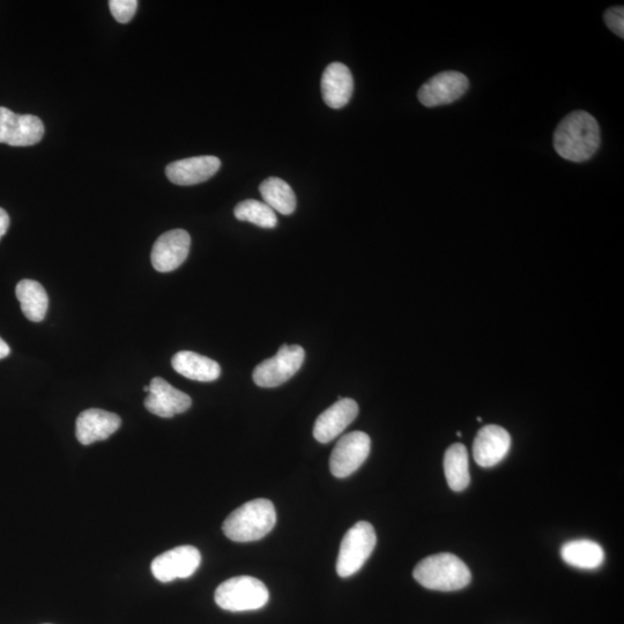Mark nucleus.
Instances as JSON below:
<instances>
[{"label": "nucleus", "mask_w": 624, "mask_h": 624, "mask_svg": "<svg viewBox=\"0 0 624 624\" xmlns=\"http://www.w3.org/2000/svg\"><path fill=\"white\" fill-rule=\"evenodd\" d=\"M601 135L599 124L586 111H575L557 125L554 148L561 158L571 162H585L599 150Z\"/></svg>", "instance_id": "nucleus-1"}, {"label": "nucleus", "mask_w": 624, "mask_h": 624, "mask_svg": "<svg viewBox=\"0 0 624 624\" xmlns=\"http://www.w3.org/2000/svg\"><path fill=\"white\" fill-rule=\"evenodd\" d=\"M277 524L276 508L271 501L257 499L237 508L222 525L225 536L235 542L263 539Z\"/></svg>", "instance_id": "nucleus-2"}, {"label": "nucleus", "mask_w": 624, "mask_h": 624, "mask_svg": "<svg viewBox=\"0 0 624 624\" xmlns=\"http://www.w3.org/2000/svg\"><path fill=\"white\" fill-rule=\"evenodd\" d=\"M413 576L423 588L442 592L465 589L472 579L470 568L450 553L426 557L415 567Z\"/></svg>", "instance_id": "nucleus-3"}, {"label": "nucleus", "mask_w": 624, "mask_h": 624, "mask_svg": "<svg viewBox=\"0 0 624 624\" xmlns=\"http://www.w3.org/2000/svg\"><path fill=\"white\" fill-rule=\"evenodd\" d=\"M215 603L225 611H257L269 603V590L259 579L240 576L228 579L215 591Z\"/></svg>", "instance_id": "nucleus-4"}, {"label": "nucleus", "mask_w": 624, "mask_h": 624, "mask_svg": "<svg viewBox=\"0 0 624 624\" xmlns=\"http://www.w3.org/2000/svg\"><path fill=\"white\" fill-rule=\"evenodd\" d=\"M377 537L373 525L367 522L356 523L341 542L337 560L340 577H351L358 572L373 554Z\"/></svg>", "instance_id": "nucleus-5"}, {"label": "nucleus", "mask_w": 624, "mask_h": 624, "mask_svg": "<svg viewBox=\"0 0 624 624\" xmlns=\"http://www.w3.org/2000/svg\"><path fill=\"white\" fill-rule=\"evenodd\" d=\"M304 359L306 352L301 346H281L276 356L258 364L252 378L260 388H277L296 375L303 366Z\"/></svg>", "instance_id": "nucleus-6"}, {"label": "nucleus", "mask_w": 624, "mask_h": 624, "mask_svg": "<svg viewBox=\"0 0 624 624\" xmlns=\"http://www.w3.org/2000/svg\"><path fill=\"white\" fill-rule=\"evenodd\" d=\"M370 437L363 432L349 433L340 438L330 457L334 477L344 479L358 471L369 457Z\"/></svg>", "instance_id": "nucleus-7"}, {"label": "nucleus", "mask_w": 624, "mask_h": 624, "mask_svg": "<svg viewBox=\"0 0 624 624\" xmlns=\"http://www.w3.org/2000/svg\"><path fill=\"white\" fill-rule=\"evenodd\" d=\"M44 136V125L34 115H18L0 107V144L27 147L39 144Z\"/></svg>", "instance_id": "nucleus-8"}, {"label": "nucleus", "mask_w": 624, "mask_h": 624, "mask_svg": "<svg viewBox=\"0 0 624 624\" xmlns=\"http://www.w3.org/2000/svg\"><path fill=\"white\" fill-rule=\"evenodd\" d=\"M470 83L465 74L445 71L436 74L420 88L419 101L428 108L447 106L456 102L467 92Z\"/></svg>", "instance_id": "nucleus-9"}, {"label": "nucleus", "mask_w": 624, "mask_h": 624, "mask_svg": "<svg viewBox=\"0 0 624 624\" xmlns=\"http://www.w3.org/2000/svg\"><path fill=\"white\" fill-rule=\"evenodd\" d=\"M202 562V555L196 547L181 546L156 557L152 562L153 576L162 583L177 578H189L195 574Z\"/></svg>", "instance_id": "nucleus-10"}, {"label": "nucleus", "mask_w": 624, "mask_h": 624, "mask_svg": "<svg viewBox=\"0 0 624 624\" xmlns=\"http://www.w3.org/2000/svg\"><path fill=\"white\" fill-rule=\"evenodd\" d=\"M191 247V237L187 230H170L159 237L152 249V265L161 273L175 271L187 260Z\"/></svg>", "instance_id": "nucleus-11"}, {"label": "nucleus", "mask_w": 624, "mask_h": 624, "mask_svg": "<svg viewBox=\"0 0 624 624\" xmlns=\"http://www.w3.org/2000/svg\"><path fill=\"white\" fill-rule=\"evenodd\" d=\"M192 405L191 398L174 388L161 377H155L150 384V392L145 399V407L160 418H173L176 414L187 412Z\"/></svg>", "instance_id": "nucleus-12"}, {"label": "nucleus", "mask_w": 624, "mask_h": 624, "mask_svg": "<svg viewBox=\"0 0 624 624\" xmlns=\"http://www.w3.org/2000/svg\"><path fill=\"white\" fill-rule=\"evenodd\" d=\"M511 448V436L504 428L489 425L481 428L473 445L475 462L489 468L500 464L508 456Z\"/></svg>", "instance_id": "nucleus-13"}, {"label": "nucleus", "mask_w": 624, "mask_h": 624, "mask_svg": "<svg viewBox=\"0 0 624 624\" xmlns=\"http://www.w3.org/2000/svg\"><path fill=\"white\" fill-rule=\"evenodd\" d=\"M359 414V405L349 398L339 399L318 416L314 436L319 443H330L351 425Z\"/></svg>", "instance_id": "nucleus-14"}, {"label": "nucleus", "mask_w": 624, "mask_h": 624, "mask_svg": "<svg viewBox=\"0 0 624 624\" xmlns=\"http://www.w3.org/2000/svg\"><path fill=\"white\" fill-rule=\"evenodd\" d=\"M221 161L217 156L203 155L170 163L166 168L168 180L182 187L204 183L219 172Z\"/></svg>", "instance_id": "nucleus-15"}, {"label": "nucleus", "mask_w": 624, "mask_h": 624, "mask_svg": "<svg viewBox=\"0 0 624 624\" xmlns=\"http://www.w3.org/2000/svg\"><path fill=\"white\" fill-rule=\"evenodd\" d=\"M121 425L122 420L117 414L91 408L78 416L77 440L84 445L107 440L120 429Z\"/></svg>", "instance_id": "nucleus-16"}, {"label": "nucleus", "mask_w": 624, "mask_h": 624, "mask_svg": "<svg viewBox=\"0 0 624 624\" xmlns=\"http://www.w3.org/2000/svg\"><path fill=\"white\" fill-rule=\"evenodd\" d=\"M324 102L332 109H341L351 101L354 80L351 70L343 63H331L321 81Z\"/></svg>", "instance_id": "nucleus-17"}, {"label": "nucleus", "mask_w": 624, "mask_h": 624, "mask_svg": "<svg viewBox=\"0 0 624 624\" xmlns=\"http://www.w3.org/2000/svg\"><path fill=\"white\" fill-rule=\"evenodd\" d=\"M176 373L198 382L217 381L221 367L217 361L195 352L183 351L174 355L172 360Z\"/></svg>", "instance_id": "nucleus-18"}, {"label": "nucleus", "mask_w": 624, "mask_h": 624, "mask_svg": "<svg viewBox=\"0 0 624 624\" xmlns=\"http://www.w3.org/2000/svg\"><path fill=\"white\" fill-rule=\"evenodd\" d=\"M561 556L569 566L585 570L598 569L605 561L603 547L588 539L567 542L561 548Z\"/></svg>", "instance_id": "nucleus-19"}, {"label": "nucleus", "mask_w": 624, "mask_h": 624, "mask_svg": "<svg viewBox=\"0 0 624 624\" xmlns=\"http://www.w3.org/2000/svg\"><path fill=\"white\" fill-rule=\"evenodd\" d=\"M16 295L20 302L22 314L31 322H42L49 307L46 289L37 281L25 279L17 285Z\"/></svg>", "instance_id": "nucleus-20"}, {"label": "nucleus", "mask_w": 624, "mask_h": 624, "mask_svg": "<svg viewBox=\"0 0 624 624\" xmlns=\"http://www.w3.org/2000/svg\"><path fill=\"white\" fill-rule=\"evenodd\" d=\"M444 473L453 492H463L471 482L465 445L456 443L445 452Z\"/></svg>", "instance_id": "nucleus-21"}, {"label": "nucleus", "mask_w": 624, "mask_h": 624, "mask_svg": "<svg viewBox=\"0 0 624 624\" xmlns=\"http://www.w3.org/2000/svg\"><path fill=\"white\" fill-rule=\"evenodd\" d=\"M264 203L274 212L291 215L295 212L296 196L287 182L278 177L267 178L259 187Z\"/></svg>", "instance_id": "nucleus-22"}, {"label": "nucleus", "mask_w": 624, "mask_h": 624, "mask_svg": "<svg viewBox=\"0 0 624 624\" xmlns=\"http://www.w3.org/2000/svg\"><path fill=\"white\" fill-rule=\"evenodd\" d=\"M234 214L237 220L250 222L260 228L272 229L278 225L276 212L255 199H247L236 205Z\"/></svg>", "instance_id": "nucleus-23"}, {"label": "nucleus", "mask_w": 624, "mask_h": 624, "mask_svg": "<svg viewBox=\"0 0 624 624\" xmlns=\"http://www.w3.org/2000/svg\"><path fill=\"white\" fill-rule=\"evenodd\" d=\"M137 0H110L109 9L116 21L120 24H128L138 9Z\"/></svg>", "instance_id": "nucleus-24"}, {"label": "nucleus", "mask_w": 624, "mask_h": 624, "mask_svg": "<svg viewBox=\"0 0 624 624\" xmlns=\"http://www.w3.org/2000/svg\"><path fill=\"white\" fill-rule=\"evenodd\" d=\"M605 22L606 25L611 31L620 36L621 39L624 37V9L623 6H614L611 9H608L605 13Z\"/></svg>", "instance_id": "nucleus-25"}, {"label": "nucleus", "mask_w": 624, "mask_h": 624, "mask_svg": "<svg viewBox=\"0 0 624 624\" xmlns=\"http://www.w3.org/2000/svg\"><path fill=\"white\" fill-rule=\"evenodd\" d=\"M10 227L9 214L3 208H0V240L6 234L7 229Z\"/></svg>", "instance_id": "nucleus-26"}, {"label": "nucleus", "mask_w": 624, "mask_h": 624, "mask_svg": "<svg viewBox=\"0 0 624 624\" xmlns=\"http://www.w3.org/2000/svg\"><path fill=\"white\" fill-rule=\"evenodd\" d=\"M11 353V348L9 345L5 343V341L0 338V360L7 358Z\"/></svg>", "instance_id": "nucleus-27"}]
</instances>
